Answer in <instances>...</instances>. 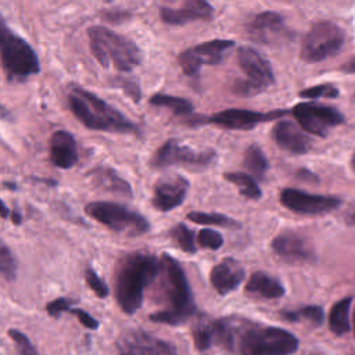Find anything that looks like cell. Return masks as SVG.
Returning a JSON list of instances; mask_svg holds the SVG:
<instances>
[{"mask_svg": "<svg viewBox=\"0 0 355 355\" xmlns=\"http://www.w3.org/2000/svg\"><path fill=\"white\" fill-rule=\"evenodd\" d=\"M237 62L247 78L233 83L232 90L234 94L241 97L257 96L275 83V73L269 61L254 47H239Z\"/></svg>", "mask_w": 355, "mask_h": 355, "instance_id": "obj_7", "label": "cell"}, {"mask_svg": "<svg viewBox=\"0 0 355 355\" xmlns=\"http://www.w3.org/2000/svg\"><path fill=\"white\" fill-rule=\"evenodd\" d=\"M223 179L236 184L243 197L250 200H259L262 197V191L257 183V180L245 172H225Z\"/></svg>", "mask_w": 355, "mask_h": 355, "instance_id": "obj_29", "label": "cell"}, {"mask_svg": "<svg viewBox=\"0 0 355 355\" xmlns=\"http://www.w3.org/2000/svg\"><path fill=\"white\" fill-rule=\"evenodd\" d=\"M7 334L15 343V347H17V351L19 355H39L35 345L31 343L28 336L24 334L22 331H19L17 329H10L7 331Z\"/></svg>", "mask_w": 355, "mask_h": 355, "instance_id": "obj_37", "label": "cell"}, {"mask_svg": "<svg viewBox=\"0 0 355 355\" xmlns=\"http://www.w3.org/2000/svg\"><path fill=\"white\" fill-rule=\"evenodd\" d=\"M10 214H11V211H10V209L7 208V205L3 202V204H1V218H3V219H7Z\"/></svg>", "mask_w": 355, "mask_h": 355, "instance_id": "obj_45", "label": "cell"}, {"mask_svg": "<svg viewBox=\"0 0 355 355\" xmlns=\"http://www.w3.org/2000/svg\"><path fill=\"white\" fill-rule=\"evenodd\" d=\"M162 262L148 251H133L119 258L115 269V298L119 308L136 313L144 298V290L161 273Z\"/></svg>", "mask_w": 355, "mask_h": 355, "instance_id": "obj_2", "label": "cell"}, {"mask_svg": "<svg viewBox=\"0 0 355 355\" xmlns=\"http://www.w3.org/2000/svg\"><path fill=\"white\" fill-rule=\"evenodd\" d=\"M245 33L250 40L261 44H276L293 36V32L284 24V18L276 11L255 14L247 21Z\"/></svg>", "mask_w": 355, "mask_h": 355, "instance_id": "obj_14", "label": "cell"}, {"mask_svg": "<svg viewBox=\"0 0 355 355\" xmlns=\"http://www.w3.org/2000/svg\"><path fill=\"white\" fill-rule=\"evenodd\" d=\"M244 168L254 176V179L262 180L269 169V161L262 151V148L257 143H251L244 153V159H243Z\"/></svg>", "mask_w": 355, "mask_h": 355, "instance_id": "obj_26", "label": "cell"}, {"mask_svg": "<svg viewBox=\"0 0 355 355\" xmlns=\"http://www.w3.org/2000/svg\"><path fill=\"white\" fill-rule=\"evenodd\" d=\"M73 304H76V300L60 297V298H55V300L47 302V305H46V312H47L51 318L58 319L62 312H69V311L72 309V305H73Z\"/></svg>", "mask_w": 355, "mask_h": 355, "instance_id": "obj_38", "label": "cell"}, {"mask_svg": "<svg viewBox=\"0 0 355 355\" xmlns=\"http://www.w3.org/2000/svg\"><path fill=\"white\" fill-rule=\"evenodd\" d=\"M189 186V180L182 175H168L159 178L153 189V207L161 212H168L178 208L183 204Z\"/></svg>", "mask_w": 355, "mask_h": 355, "instance_id": "obj_17", "label": "cell"}, {"mask_svg": "<svg viewBox=\"0 0 355 355\" xmlns=\"http://www.w3.org/2000/svg\"><path fill=\"white\" fill-rule=\"evenodd\" d=\"M270 136L277 147L290 154L301 155L312 147V140L290 121L276 122L270 130Z\"/></svg>", "mask_w": 355, "mask_h": 355, "instance_id": "obj_21", "label": "cell"}, {"mask_svg": "<svg viewBox=\"0 0 355 355\" xmlns=\"http://www.w3.org/2000/svg\"><path fill=\"white\" fill-rule=\"evenodd\" d=\"M50 162L60 169L72 168L78 159L76 140L68 130H55L49 140Z\"/></svg>", "mask_w": 355, "mask_h": 355, "instance_id": "obj_22", "label": "cell"}, {"mask_svg": "<svg viewBox=\"0 0 355 355\" xmlns=\"http://www.w3.org/2000/svg\"><path fill=\"white\" fill-rule=\"evenodd\" d=\"M352 304V297H344L337 301L329 313V329L336 336H344L349 331V308Z\"/></svg>", "mask_w": 355, "mask_h": 355, "instance_id": "obj_25", "label": "cell"}, {"mask_svg": "<svg viewBox=\"0 0 355 355\" xmlns=\"http://www.w3.org/2000/svg\"><path fill=\"white\" fill-rule=\"evenodd\" d=\"M161 19L168 25H184L190 21L214 18V7L205 0H187L180 7H161Z\"/></svg>", "mask_w": 355, "mask_h": 355, "instance_id": "obj_20", "label": "cell"}, {"mask_svg": "<svg viewBox=\"0 0 355 355\" xmlns=\"http://www.w3.org/2000/svg\"><path fill=\"white\" fill-rule=\"evenodd\" d=\"M35 182H40V183H46V184H50V186H57V180H53V179H39V178H33Z\"/></svg>", "mask_w": 355, "mask_h": 355, "instance_id": "obj_44", "label": "cell"}, {"mask_svg": "<svg viewBox=\"0 0 355 355\" xmlns=\"http://www.w3.org/2000/svg\"><path fill=\"white\" fill-rule=\"evenodd\" d=\"M17 261L12 255V252L10 251V248L7 247L6 243H1V250H0V272H1V276L11 282V280H15L17 277Z\"/></svg>", "mask_w": 355, "mask_h": 355, "instance_id": "obj_34", "label": "cell"}, {"mask_svg": "<svg viewBox=\"0 0 355 355\" xmlns=\"http://www.w3.org/2000/svg\"><path fill=\"white\" fill-rule=\"evenodd\" d=\"M214 345L234 355H293L300 341L286 329L265 326L240 316L211 320Z\"/></svg>", "mask_w": 355, "mask_h": 355, "instance_id": "obj_1", "label": "cell"}, {"mask_svg": "<svg viewBox=\"0 0 355 355\" xmlns=\"http://www.w3.org/2000/svg\"><path fill=\"white\" fill-rule=\"evenodd\" d=\"M280 316L288 322H308L309 324L318 327L324 320L323 308L319 305H306L298 309H283L280 311Z\"/></svg>", "mask_w": 355, "mask_h": 355, "instance_id": "obj_27", "label": "cell"}, {"mask_svg": "<svg viewBox=\"0 0 355 355\" xmlns=\"http://www.w3.org/2000/svg\"><path fill=\"white\" fill-rule=\"evenodd\" d=\"M216 158L215 150H204L196 151L189 146H182L178 140L169 139L159 148H157L150 159V165L153 168L161 169L175 164L184 165H196L205 168L211 165Z\"/></svg>", "mask_w": 355, "mask_h": 355, "instance_id": "obj_12", "label": "cell"}, {"mask_svg": "<svg viewBox=\"0 0 355 355\" xmlns=\"http://www.w3.org/2000/svg\"><path fill=\"white\" fill-rule=\"evenodd\" d=\"M286 114H288V110H272L269 112H259L243 108H227L211 116L197 115L189 122H193L191 125H215L229 130H250L262 122L277 119Z\"/></svg>", "mask_w": 355, "mask_h": 355, "instance_id": "obj_10", "label": "cell"}, {"mask_svg": "<svg viewBox=\"0 0 355 355\" xmlns=\"http://www.w3.org/2000/svg\"><path fill=\"white\" fill-rule=\"evenodd\" d=\"M351 166H352V169L355 171V154H354L352 158H351Z\"/></svg>", "mask_w": 355, "mask_h": 355, "instance_id": "obj_48", "label": "cell"}, {"mask_svg": "<svg viewBox=\"0 0 355 355\" xmlns=\"http://www.w3.org/2000/svg\"><path fill=\"white\" fill-rule=\"evenodd\" d=\"M270 247L276 255L287 262H313L316 259L315 251L308 240L291 230L277 234L272 240Z\"/></svg>", "mask_w": 355, "mask_h": 355, "instance_id": "obj_18", "label": "cell"}, {"mask_svg": "<svg viewBox=\"0 0 355 355\" xmlns=\"http://www.w3.org/2000/svg\"><path fill=\"white\" fill-rule=\"evenodd\" d=\"M341 71H344L347 73H355V57L351 58L349 61H347L345 64H343Z\"/></svg>", "mask_w": 355, "mask_h": 355, "instance_id": "obj_42", "label": "cell"}, {"mask_svg": "<svg viewBox=\"0 0 355 355\" xmlns=\"http://www.w3.org/2000/svg\"><path fill=\"white\" fill-rule=\"evenodd\" d=\"M85 212L94 220L118 233L137 236L150 230V222L146 216L118 202L93 201L85 205Z\"/></svg>", "mask_w": 355, "mask_h": 355, "instance_id": "obj_8", "label": "cell"}, {"mask_svg": "<svg viewBox=\"0 0 355 355\" xmlns=\"http://www.w3.org/2000/svg\"><path fill=\"white\" fill-rule=\"evenodd\" d=\"M245 277V269L233 257L219 261L209 272V282L219 295H226L239 288Z\"/></svg>", "mask_w": 355, "mask_h": 355, "instance_id": "obj_19", "label": "cell"}, {"mask_svg": "<svg viewBox=\"0 0 355 355\" xmlns=\"http://www.w3.org/2000/svg\"><path fill=\"white\" fill-rule=\"evenodd\" d=\"M148 104L154 107H165L172 110L176 115H189L194 111V105L191 104L190 100L178 97V96H171L165 93H155L148 98Z\"/></svg>", "mask_w": 355, "mask_h": 355, "instance_id": "obj_28", "label": "cell"}, {"mask_svg": "<svg viewBox=\"0 0 355 355\" xmlns=\"http://www.w3.org/2000/svg\"><path fill=\"white\" fill-rule=\"evenodd\" d=\"M161 275L166 295V308L150 315V320L169 326L186 323L197 311L191 288L180 263L169 254L161 255Z\"/></svg>", "mask_w": 355, "mask_h": 355, "instance_id": "obj_4", "label": "cell"}, {"mask_svg": "<svg viewBox=\"0 0 355 355\" xmlns=\"http://www.w3.org/2000/svg\"><path fill=\"white\" fill-rule=\"evenodd\" d=\"M3 186H4V187H10V190H17V186H15L14 183H7V182H4Z\"/></svg>", "mask_w": 355, "mask_h": 355, "instance_id": "obj_47", "label": "cell"}, {"mask_svg": "<svg viewBox=\"0 0 355 355\" xmlns=\"http://www.w3.org/2000/svg\"><path fill=\"white\" fill-rule=\"evenodd\" d=\"M290 112L305 132L319 137L327 136L331 128L344 123V115L337 108L313 101L298 103Z\"/></svg>", "mask_w": 355, "mask_h": 355, "instance_id": "obj_11", "label": "cell"}, {"mask_svg": "<svg viewBox=\"0 0 355 355\" xmlns=\"http://www.w3.org/2000/svg\"><path fill=\"white\" fill-rule=\"evenodd\" d=\"M85 280L87 286L92 288V291L98 297V298H105L110 294V288L105 284V282L94 272L93 268L87 266L85 269Z\"/></svg>", "mask_w": 355, "mask_h": 355, "instance_id": "obj_36", "label": "cell"}, {"mask_svg": "<svg viewBox=\"0 0 355 355\" xmlns=\"http://www.w3.org/2000/svg\"><path fill=\"white\" fill-rule=\"evenodd\" d=\"M168 234L182 251L187 254L197 252V247L194 244V232L189 229L184 223H176L171 227Z\"/></svg>", "mask_w": 355, "mask_h": 355, "instance_id": "obj_31", "label": "cell"}, {"mask_svg": "<svg viewBox=\"0 0 355 355\" xmlns=\"http://www.w3.org/2000/svg\"><path fill=\"white\" fill-rule=\"evenodd\" d=\"M68 107L90 130L140 135V129L133 121L126 118L101 97L80 86H73L68 92Z\"/></svg>", "mask_w": 355, "mask_h": 355, "instance_id": "obj_3", "label": "cell"}, {"mask_svg": "<svg viewBox=\"0 0 355 355\" xmlns=\"http://www.w3.org/2000/svg\"><path fill=\"white\" fill-rule=\"evenodd\" d=\"M186 218L194 223H201V225H214V226H220V227H227V229H241L243 225L241 222L223 215L218 212H200V211H191L186 215Z\"/></svg>", "mask_w": 355, "mask_h": 355, "instance_id": "obj_30", "label": "cell"}, {"mask_svg": "<svg viewBox=\"0 0 355 355\" xmlns=\"http://www.w3.org/2000/svg\"><path fill=\"white\" fill-rule=\"evenodd\" d=\"M115 86L122 89L125 94L132 98V101L139 103L141 98V90L136 79H126V78H116V82H114Z\"/></svg>", "mask_w": 355, "mask_h": 355, "instance_id": "obj_39", "label": "cell"}, {"mask_svg": "<svg viewBox=\"0 0 355 355\" xmlns=\"http://www.w3.org/2000/svg\"><path fill=\"white\" fill-rule=\"evenodd\" d=\"M197 241L200 248L216 251L223 245V236L212 229H202L198 232Z\"/></svg>", "mask_w": 355, "mask_h": 355, "instance_id": "obj_35", "label": "cell"}, {"mask_svg": "<svg viewBox=\"0 0 355 355\" xmlns=\"http://www.w3.org/2000/svg\"><path fill=\"white\" fill-rule=\"evenodd\" d=\"M87 178L96 187L104 191H110L112 194L128 198L133 197L132 186L129 184V182L125 180L112 166L96 165L87 172Z\"/></svg>", "mask_w": 355, "mask_h": 355, "instance_id": "obj_23", "label": "cell"}, {"mask_svg": "<svg viewBox=\"0 0 355 355\" xmlns=\"http://www.w3.org/2000/svg\"><path fill=\"white\" fill-rule=\"evenodd\" d=\"M297 176L300 178V179H305V180H312V182H318V179H316V176L315 175H312L309 171H306V169H300L298 172H297Z\"/></svg>", "mask_w": 355, "mask_h": 355, "instance_id": "obj_41", "label": "cell"}, {"mask_svg": "<svg viewBox=\"0 0 355 355\" xmlns=\"http://www.w3.org/2000/svg\"><path fill=\"white\" fill-rule=\"evenodd\" d=\"M340 92L336 86L330 85V83H322V85H316V86H311L306 87L304 90H301L298 93V96L301 98H308V100H316V98H336L338 97Z\"/></svg>", "mask_w": 355, "mask_h": 355, "instance_id": "obj_33", "label": "cell"}, {"mask_svg": "<svg viewBox=\"0 0 355 355\" xmlns=\"http://www.w3.org/2000/svg\"><path fill=\"white\" fill-rule=\"evenodd\" d=\"M352 322H354V333H355V309H354V319H352Z\"/></svg>", "mask_w": 355, "mask_h": 355, "instance_id": "obj_49", "label": "cell"}, {"mask_svg": "<svg viewBox=\"0 0 355 355\" xmlns=\"http://www.w3.org/2000/svg\"><path fill=\"white\" fill-rule=\"evenodd\" d=\"M280 202L287 209L302 215H320L341 205V200L338 197L311 194L291 187L282 190Z\"/></svg>", "mask_w": 355, "mask_h": 355, "instance_id": "obj_15", "label": "cell"}, {"mask_svg": "<svg viewBox=\"0 0 355 355\" xmlns=\"http://www.w3.org/2000/svg\"><path fill=\"white\" fill-rule=\"evenodd\" d=\"M118 355H178V352L165 340L143 330H130L119 340Z\"/></svg>", "mask_w": 355, "mask_h": 355, "instance_id": "obj_16", "label": "cell"}, {"mask_svg": "<svg viewBox=\"0 0 355 355\" xmlns=\"http://www.w3.org/2000/svg\"><path fill=\"white\" fill-rule=\"evenodd\" d=\"M69 313L75 315V316L78 318V320L80 322V324L85 326L86 329L96 330V329L98 327V324H100L97 319H94L89 312H86V311H83V309H80V308H72V309L69 311Z\"/></svg>", "mask_w": 355, "mask_h": 355, "instance_id": "obj_40", "label": "cell"}, {"mask_svg": "<svg viewBox=\"0 0 355 355\" xmlns=\"http://www.w3.org/2000/svg\"><path fill=\"white\" fill-rule=\"evenodd\" d=\"M344 31L331 21L315 22L302 39L301 58L308 64L320 62L337 54L344 44Z\"/></svg>", "mask_w": 355, "mask_h": 355, "instance_id": "obj_9", "label": "cell"}, {"mask_svg": "<svg viewBox=\"0 0 355 355\" xmlns=\"http://www.w3.org/2000/svg\"><path fill=\"white\" fill-rule=\"evenodd\" d=\"M1 67L10 82L25 80L40 71V62L32 46L15 32H12L0 18Z\"/></svg>", "mask_w": 355, "mask_h": 355, "instance_id": "obj_6", "label": "cell"}, {"mask_svg": "<svg viewBox=\"0 0 355 355\" xmlns=\"http://www.w3.org/2000/svg\"><path fill=\"white\" fill-rule=\"evenodd\" d=\"M347 222H348L349 225H355V212H352V214L347 218Z\"/></svg>", "mask_w": 355, "mask_h": 355, "instance_id": "obj_46", "label": "cell"}, {"mask_svg": "<svg viewBox=\"0 0 355 355\" xmlns=\"http://www.w3.org/2000/svg\"><path fill=\"white\" fill-rule=\"evenodd\" d=\"M10 219L14 225H21L22 223V215L18 211H11L10 214Z\"/></svg>", "mask_w": 355, "mask_h": 355, "instance_id": "obj_43", "label": "cell"}, {"mask_svg": "<svg viewBox=\"0 0 355 355\" xmlns=\"http://www.w3.org/2000/svg\"><path fill=\"white\" fill-rule=\"evenodd\" d=\"M244 290L250 295L265 298V300L280 298L286 293L284 286L277 277L270 276L269 273L262 270H257L250 276Z\"/></svg>", "mask_w": 355, "mask_h": 355, "instance_id": "obj_24", "label": "cell"}, {"mask_svg": "<svg viewBox=\"0 0 355 355\" xmlns=\"http://www.w3.org/2000/svg\"><path fill=\"white\" fill-rule=\"evenodd\" d=\"M90 50L94 58L103 65L111 64L122 72H130L141 64L143 53L130 39L108 29L103 25H93L87 29Z\"/></svg>", "mask_w": 355, "mask_h": 355, "instance_id": "obj_5", "label": "cell"}, {"mask_svg": "<svg viewBox=\"0 0 355 355\" xmlns=\"http://www.w3.org/2000/svg\"><path fill=\"white\" fill-rule=\"evenodd\" d=\"M234 46L233 40L212 39L194 47L183 50L179 57V65L186 76H198L202 65H216L223 60V53Z\"/></svg>", "mask_w": 355, "mask_h": 355, "instance_id": "obj_13", "label": "cell"}, {"mask_svg": "<svg viewBox=\"0 0 355 355\" xmlns=\"http://www.w3.org/2000/svg\"><path fill=\"white\" fill-rule=\"evenodd\" d=\"M193 340L194 345L198 351L204 352L214 345V334L212 326L209 322H198L193 329Z\"/></svg>", "mask_w": 355, "mask_h": 355, "instance_id": "obj_32", "label": "cell"}]
</instances>
